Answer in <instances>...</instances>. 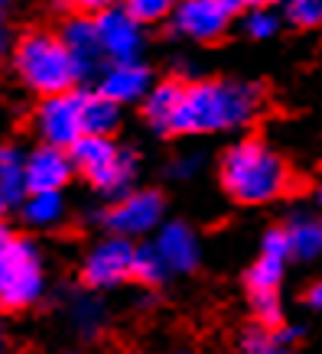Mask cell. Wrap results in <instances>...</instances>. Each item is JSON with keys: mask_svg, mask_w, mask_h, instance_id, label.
Wrapping results in <instances>:
<instances>
[{"mask_svg": "<svg viewBox=\"0 0 322 354\" xmlns=\"http://www.w3.org/2000/svg\"><path fill=\"white\" fill-rule=\"evenodd\" d=\"M267 95L264 85L247 78H202L183 85L179 108L172 120V133L186 137H212L251 127L264 114Z\"/></svg>", "mask_w": 322, "mask_h": 354, "instance_id": "obj_1", "label": "cell"}, {"mask_svg": "<svg viewBox=\"0 0 322 354\" xmlns=\"http://www.w3.org/2000/svg\"><path fill=\"white\" fill-rule=\"evenodd\" d=\"M218 179L238 205H270L290 192L293 169L267 140L241 137L222 153Z\"/></svg>", "mask_w": 322, "mask_h": 354, "instance_id": "obj_2", "label": "cell"}, {"mask_svg": "<svg viewBox=\"0 0 322 354\" xmlns=\"http://www.w3.org/2000/svg\"><path fill=\"white\" fill-rule=\"evenodd\" d=\"M10 62L17 82L36 97L65 95V91H75L78 85V72L72 59H69V53H65L59 32L49 30L23 32L20 39L13 43Z\"/></svg>", "mask_w": 322, "mask_h": 354, "instance_id": "obj_3", "label": "cell"}, {"mask_svg": "<svg viewBox=\"0 0 322 354\" xmlns=\"http://www.w3.org/2000/svg\"><path fill=\"white\" fill-rule=\"evenodd\" d=\"M287 263H290V247L283 237V227H270L264 241H260V257L251 263L244 277L247 296H251V309L258 315L264 328H280L283 325V277H287Z\"/></svg>", "mask_w": 322, "mask_h": 354, "instance_id": "obj_4", "label": "cell"}, {"mask_svg": "<svg viewBox=\"0 0 322 354\" xmlns=\"http://www.w3.org/2000/svg\"><path fill=\"white\" fill-rule=\"evenodd\" d=\"M69 156L75 172L88 179V185L111 198L127 195L137 179V156L127 147H120L114 137H82L69 150Z\"/></svg>", "mask_w": 322, "mask_h": 354, "instance_id": "obj_5", "label": "cell"}, {"mask_svg": "<svg viewBox=\"0 0 322 354\" xmlns=\"http://www.w3.org/2000/svg\"><path fill=\"white\" fill-rule=\"evenodd\" d=\"M46 292L43 254L33 241L13 237V244L0 254V306L30 309Z\"/></svg>", "mask_w": 322, "mask_h": 354, "instance_id": "obj_6", "label": "cell"}, {"mask_svg": "<svg viewBox=\"0 0 322 354\" xmlns=\"http://www.w3.org/2000/svg\"><path fill=\"white\" fill-rule=\"evenodd\" d=\"M33 130L46 147L72 150L82 140V95L65 91V95L39 97L33 108Z\"/></svg>", "mask_w": 322, "mask_h": 354, "instance_id": "obj_7", "label": "cell"}, {"mask_svg": "<svg viewBox=\"0 0 322 354\" xmlns=\"http://www.w3.org/2000/svg\"><path fill=\"white\" fill-rule=\"evenodd\" d=\"M111 237H143L147 231H156L163 221V195L156 189H130L127 195L114 198V205L101 215Z\"/></svg>", "mask_w": 322, "mask_h": 354, "instance_id": "obj_8", "label": "cell"}, {"mask_svg": "<svg viewBox=\"0 0 322 354\" xmlns=\"http://www.w3.org/2000/svg\"><path fill=\"white\" fill-rule=\"evenodd\" d=\"M95 30H98V43H101V53H105L107 65L143 62L147 30L124 7H111V10L95 13Z\"/></svg>", "mask_w": 322, "mask_h": 354, "instance_id": "obj_9", "label": "cell"}, {"mask_svg": "<svg viewBox=\"0 0 322 354\" xmlns=\"http://www.w3.org/2000/svg\"><path fill=\"white\" fill-rule=\"evenodd\" d=\"M231 13L222 0H176V10L166 23L179 39L189 43H215L222 39L231 26Z\"/></svg>", "mask_w": 322, "mask_h": 354, "instance_id": "obj_10", "label": "cell"}, {"mask_svg": "<svg viewBox=\"0 0 322 354\" xmlns=\"http://www.w3.org/2000/svg\"><path fill=\"white\" fill-rule=\"evenodd\" d=\"M130 267H134V244L124 237H105L82 260V279L91 290H114L124 279H130Z\"/></svg>", "mask_w": 322, "mask_h": 354, "instance_id": "obj_11", "label": "cell"}, {"mask_svg": "<svg viewBox=\"0 0 322 354\" xmlns=\"http://www.w3.org/2000/svg\"><path fill=\"white\" fill-rule=\"evenodd\" d=\"M59 39H62L65 53L72 59L78 72V82L82 78H95L105 72V53H101V43H98V30H95V17H88V13H75V17H69L62 23V32H59Z\"/></svg>", "mask_w": 322, "mask_h": 354, "instance_id": "obj_12", "label": "cell"}, {"mask_svg": "<svg viewBox=\"0 0 322 354\" xmlns=\"http://www.w3.org/2000/svg\"><path fill=\"white\" fill-rule=\"evenodd\" d=\"M75 176V166H72V156L69 150H59V147H33L23 160V179H26V195L36 192H62L69 179Z\"/></svg>", "mask_w": 322, "mask_h": 354, "instance_id": "obj_13", "label": "cell"}, {"mask_svg": "<svg viewBox=\"0 0 322 354\" xmlns=\"http://www.w3.org/2000/svg\"><path fill=\"white\" fill-rule=\"evenodd\" d=\"M153 250H156L160 263L166 267V273H189L202 260V244H199L195 231L186 221L163 225L156 241H153Z\"/></svg>", "mask_w": 322, "mask_h": 354, "instance_id": "obj_14", "label": "cell"}, {"mask_svg": "<svg viewBox=\"0 0 322 354\" xmlns=\"http://www.w3.org/2000/svg\"><path fill=\"white\" fill-rule=\"evenodd\" d=\"M153 88V72L143 62H124V65H105L98 75V95H105L114 104H140L147 91Z\"/></svg>", "mask_w": 322, "mask_h": 354, "instance_id": "obj_15", "label": "cell"}, {"mask_svg": "<svg viewBox=\"0 0 322 354\" xmlns=\"http://www.w3.org/2000/svg\"><path fill=\"white\" fill-rule=\"evenodd\" d=\"M283 227V237H287V247H290V260H310L322 257V218L310 215V212H296V215L287 218Z\"/></svg>", "mask_w": 322, "mask_h": 354, "instance_id": "obj_16", "label": "cell"}, {"mask_svg": "<svg viewBox=\"0 0 322 354\" xmlns=\"http://www.w3.org/2000/svg\"><path fill=\"white\" fill-rule=\"evenodd\" d=\"M179 95H183V85H179V82H156V85L147 91V97L140 101V104H143V120H147L156 133H172Z\"/></svg>", "mask_w": 322, "mask_h": 354, "instance_id": "obj_17", "label": "cell"}, {"mask_svg": "<svg viewBox=\"0 0 322 354\" xmlns=\"http://www.w3.org/2000/svg\"><path fill=\"white\" fill-rule=\"evenodd\" d=\"M120 104L105 95H82V137H114L120 127Z\"/></svg>", "mask_w": 322, "mask_h": 354, "instance_id": "obj_18", "label": "cell"}, {"mask_svg": "<svg viewBox=\"0 0 322 354\" xmlns=\"http://www.w3.org/2000/svg\"><path fill=\"white\" fill-rule=\"evenodd\" d=\"M23 160L26 153L13 143H0V198L7 205H20L26 198V179H23Z\"/></svg>", "mask_w": 322, "mask_h": 354, "instance_id": "obj_19", "label": "cell"}, {"mask_svg": "<svg viewBox=\"0 0 322 354\" xmlns=\"http://www.w3.org/2000/svg\"><path fill=\"white\" fill-rule=\"evenodd\" d=\"M23 221L30 227H55L65 218V198L62 192H36L20 202Z\"/></svg>", "mask_w": 322, "mask_h": 354, "instance_id": "obj_20", "label": "cell"}, {"mask_svg": "<svg viewBox=\"0 0 322 354\" xmlns=\"http://www.w3.org/2000/svg\"><path fill=\"white\" fill-rule=\"evenodd\" d=\"M238 354H296L293 344H287L277 335V328H264V325H254L241 335L238 342Z\"/></svg>", "mask_w": 322, "mask_h": 354, "instance_id": "obj_21", "label": "cell"}, {"mask_svg": "<svg viewBox=\"0 0 322 354\" xmlns=\"http://www.w3.org/2000/svg\"><path fill=\"white\" fill-rule=\"evenodd\" d=\"M280 26H283V17H280L274 7H264V3L241 13V30H244V36L258 39V43L274 39V36L280 32Z\"/></svg>", "mask_w": 322, "mask_h": 354, "instance_id": "obj_22", "label": "cell"}, {"mask_svg": "<svg viewBox=\"0 0 322 354\" xmlns=\"http://www.w3.org/2000/svg\"><path fill=\"white\" fill-rule=\"evenodd\" d=\"M120 7L147 30V26L170 20L172 10H176V0H120Z\"/></svg>", "mask_w": 322, "mask_h": 354, "instance_id": "obj_23", "label": "cell"}, {"mask_svg": "<svg viewBox=\"0 0 322 354\" xmlns=\"http://www.w3.org/2000/svg\"><path fill=\"white\" fill-rule=\"evenodd\" d=\"M283 23L296 30H319L322 26V0H287L283 3Z\"/></svg>", "mask_w": 322, "mask_h": 354, "instance_id": "obj_24", "label": "cell"}, {"mask_svg": "<svg viewBox=\"0 0 322 354\" xmlns=\"http://www.w3.org/2000/svg\"><path fill=\"white\" fill-rule=\"evenodd\" d=\"M69 319L75 325L82 335H95L105 322V309H101V302L91 299V296H75L72 299V309H69Z\"/></svg>", "mask_w": 322, "mask_h": 354, "instance_id": "obj_25", "label": "cell"}, {"mask_svg": "<svg viewBox=\"0 0 322 354\" xmlns=\"http://www.w3.org/2000/svg\"><path fill=\"white\" fill-rule=\"evenodd\" d=\"M130 277L140 279V283H147V286H156V283L166 277V267L160 263V257H156L153 244L134 247V267H130Z\"/></svg>", "mask_w": 322, "mask_h": 354, "instance_id": "obj_26", "label": "cell"}, {"mask_svg": "<svg viewBox=\"0 0 322 354\" xmlns=\"http://www.w3.org/2000/svg\"><path fill=\"white\" fill-rule=\"evenodd\" d=\"M199 169H202V153H179V156L170 162V176L179 179V183L193 179Z\"/></svg>", "mask_w": 322, "mask_h": 354, "instance_id": "obj_27", "label": "cell"}, {"mask_svg": "<svg viewBox=\"0 0 322 354\" xmlns=\"http://www.w3.org/2000/svg\"><path fill=\"white\" fill-rule=\"evenodd\" d=\"M65 3H75L85 13H101V10H111V7H120V0H65Z\"/></svg>", "mask_w": 322, "mask_h": 354, "instance_id": "obj_28", "label": "cell"}, {"mask_svg": "<svg viewBox=\"0 0 322 354\" xmlns=\"http://www.w3.org/2000/svg\"><path fill=\"white\" fill-rule=\"evenodd\" d=\"M13 53V32H10V23H7V17L0 13V62L7 59V55Z\"/></svg>", "mask_w": 322, "mask_h": 354, "instance_id": "obj_29", "label": "cell"}, {"mask_svg": "<svg viewBox=\"0 0 322 354\" xmlns=\"http://www.w3.org/2000/svg\"><path fill=\"white\" fill-rule=\"evenodd\" d=\"M306 306L316 312H322V279L310 283V290H306Z\"/></svg>", "mask_w": 322, "mask_h": 354, "instance_id": "obj_30", "label": "cell"}, {"mask_svg": "<svg viewBox=\"0 0 322 354\" xmlns=\"http://www.w3.org/2000/svg\"><path fill=\"white\" fill-rule=\"evenodd\" d=\"M225 3V10L231 13V17H238V13L251 10V7H258V0H222Z\"/></svg>", "mask_w": 322, "mask_h": 354, "instance_id": "obj_31", "label": "cell"}, {"mask_svg": "<svg viewBox=\"0 0 322 354\" xmlns=\"http://www.w3.org/2000/svg\"><path fill=\"white\" fill-rule=\"evenodd\" d=\"M13 244V234H10V227H3L0 225V254H3V250H7V247Z\"/></svg>", "mask_w": 322, "mask_h": 354, "instance_id": "obj_32", "label": "cell"}, {"mask_svg": "<svg viewBox=\"0 0 322 354\" xmlns=\"http://www.w3.org/2000/svg\"><path fill=\"white\" fill-rule=\"evenodd\" d=\"M312 198H316V205H319V208H322V179H319V183H316V192H312Z\"/></svg>", "mask_w": 322, "mask_h": 354, "instance_id": "obj_33", "label": "cell"}, {"mask_svg": "<svg viewBox=\"0 0 322 354\" xmlns=\"http://www.w3.org/2000/svg\"><path fill=\"white\" fill-rule=\"evenodd\" d=\"M264 3V7H274V3H287V0H258V7Z\"/></svg>", "mask_w": 322, "mask_h": 354, "instance_id": "obj_34", "label": "cell"}, {"mask_svg": "<svg viewBox=\"0 0 322 354\" xmlns=\"http://www.w3.org/2000/svg\"><path fill=\"white\" fill-rule=\"evenodd\" d=\"M0 354H7V338H3V332H0Z\"/></svg>", "mask_w": 322, "mask_h": 354, "instance_id": "obj_35", "label": "cell"}, {"mask_svg": "<svg viewBox=\"0 0 322 354\" xmlns=\"http://www.w3.org/2000/svg\"><path fill=\"white\" fill-rule=\"evenodd\" d=\"M10 3H13V0H0V13L7 10V7H10Z\"/></svg>", "mask_w": 322, "mask_h": 354, "instance_id": "obj_36", "label": "cell"}, {"mask_svg": "<svg viewBox=\"0 0 322 354\" xmlns=\"http://www.w3.org/2000/svg\"><path fill=\"white\" fill-rule=\"evenodd\" d=\"M3 208H7V202H3V198H0V218H3Z\"/></svg>", "mask_w": 322, "mask_h": 354, "instance_id": "obj_37", "label": "cell"}, {"mask_svg": "<svg viewBox=\"0 0 322 354\" xmlns=\"http://www.w3.org/2000/svg\"><path fill=\"white\" fill-rule=\"evenodd\" d=\"M172 354H199V351H186V348H183V351H172Z\"/></svg>", "mask_w": 322, "mask_h": 354, "instance_id": "obj_38", "label": "cell"}, {"mask_svg": "<svg viewBox=\"0 0 322 354\" xmlns=\"http://www.w3.org/2000/svg\"><path fill=\"white\" fill-rule=\"evenodd\" d=\"M65 354H78V351H65Z\"/></svg>", "mask_w": 322, "mask_h": 354, "instance_id": "obj_39", "label": "cell"}]
</instances>
